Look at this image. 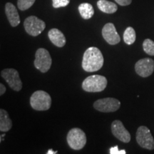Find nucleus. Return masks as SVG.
Here are the masks:
<instances>
[{
	"label": "nucleus",
	"mask_w": 154,
	"mask_h": 154,
	"mask_svg": "<svg viewBox=\"0 0 154 154\" xmlns=\"http://www.w3.org/2000/svg\"><path fill=\"white\" fill-rule=\"evenodd\" d=\"M103 54L96 47H89L85 51L82 60V67L85 72H97L103 65Z\"/></svg>",
	"instance_id": "nucleus-1"
},
{
	"label": "nucleus",
	"mask_w": 154,
	"mask_h": 154,
	"mask_svg": "<svg viewBox=\"0 0 154 154\" xmlns=\"http://www.w3.org/2000/svg\"><path fill=\"white\" fill-rule=\"evenodd\" d=\"M30 105L36 111L49 110L51 105V98L46 91L38 90L31 96Z\"/></svg>",
	"instance_id": "nucleus-2"
},
{
	"label": "nucleus",
	"mask_w": 154,
	"mask_h": 154,
	"mask_svg": "<svg viewBox=\"0 0 154 154\" xmlns=\"http://www.w3.org/2000/svg\"><path fill=\"white\" fill-rule=\"evenodd\" d=\"M107 86V79L101 75H92L86 77L82 83V88L87 92H101Z\"/></svg>",
	"instance_id": "nucleus-3"
},
{
	"label": "nucleus",
	"mask_w": 154,
	"mask_h": 154,
	"mask_svg": "<svg viewBox=\"0 0 154 154\" xmlns=\"http://www.w3.org/2000/svg\"><path fill=\"white\" fill-rule=\"evenodd\" d=\"M67 143L74 150H81L86 143L85 133L79 128H72L67 134Z\"/></svg>",
	"instance_id": "nucleus-4"
},
{
	"label": "nucleus",
	"mask_w": 154,
	"mask_h": 154,
	"mask_svg": "<svg viewBox=\"0 0 154 154\" xmlns=\"http://www.w3.org/2000/svg\"><path fill=\"white\" fill-rule=\"evenodd\" d=\"M34 66L42 73H46L51 68L52 59L51 55L47 49L39 48L36 51Z\"/></svg>",
	"instance_id": "nucleus-5"
},
{
	"label": "nucleus",
	"mask_w": 154,
	"mask_h": 154,
	"mask_svg": "<svg viewBox=\"0 0 154 154\" xmlns=\"http://www.w3.org/2000/svg\"><path fill=\"white\" fill-rule=\"evenodd\" d=\"M24 26L26 33L32 36H37L46 28V24L35 16H30L24 20Z\"/></svg>",
	"instance_id": "nucleus-6"
},
{
	"label": "nucleus",
	"mask_w": 154,
	"mask_h": 154,
	"mask_svg": "<svg viewBox=\"0 0 154 154\" xmlns=\"http://www.w3.org/2000/svg\"><path fill=\"white\" fill-rule=\"evenodd\" d=\"M136 141L141 148L148 150L154 149V139L151 131L146 126H141L136 131Z\"/></svg>",
	"instance_id": "nucleus-7"
},
{
	"label": "nucleus",
	"mask_w": 154,
	"mask_h": 154,
	"mask_svg": "<svg viewBox=\"0 0 154 154\" xmlns=\"http://www.w3.org/2000/svg\"><path fill=\"white\" fill-rule=\"evenodd\" d=\"M121 106V102L114 98H105L97 100L94 102V107L101 112H114L119 110Z\"/></svg>",
	"instance_id": "nucleus-8"
},
{
	"label": "nucleus",
	"mask_w": 154,
	"mask_h": 154,
	"mask_svg": "<svg viewBox=\"0 0 154 154\" xmlns=\"http://www.w3.org/2000/svg\"><path fill=\"white\" fill-rule=\"evenodd\" d=\"M1 76L7 82L11 88L19 91L22 88V83L19 72L14 69H5L2 71Z\"/></svg>",
	"instance_id": "nucleus-9"
},
{
	"label": "nucleus",
	"mask_w": 154,
	"mask_h": 154,
	"mask_svg": "<svg viewBox=\"0 0 154 154\" xmlns=\"http://www.w3.org/2000/svg\"><path fill=\"white\" fill-rule=\"evenodd\" d=\"M135 71L138 76L143 78L149 77L154 71V61L150 58L140 59L135 64Z\"/></svg>",
	"instance_id": "nucleus-10"
},
{
	"label": "nucleus",
	"mask_w": 154,
	"mask_h": 154,
	"mask_svg": "<svg viewBox=\"0 0 154 154\" xmlns=\"http://www.w3.org/2000/svg\"><path fill=\"white\" fill-rule=\"evenodd\" d=\"M111 132L117 139L124 143H129L131 134L125 128L123 123L119 120L113 121L111 124Z\"/></svg>",
	"instance_id": "nucleus-11"
},
{
	"label": "nucleus",
	"mask_w": 154,
	"mask_h": 154,
	"mask_svg": "<svg viewBox=\"0 0 154 154\" xmlns=\"http://www.w3.org/2000/svg\"><path fill=\"white\" fill-rule=\"evenodd\" d=\"M102 36L106 42L111 45H116L121 41L120 36L112 23H107L103 26L102 29Z\"/></svg>",
	"instance_id": "nucleus-12"
},
{
	"label": "nucleus",
	"mask_w": 154,
	"mask_h": 154,
	"mask_svg": "<svg viewBox=\"0 0 154 154\" xmlns=\"http://www.w3.org/2000/svg\"><path fill=\"white\" fill-rule=\"evenodd\" d=\"M5 14L11 26L16 27L20 24V17H19L18 11L13 4L10 2L6 4Z\"/></svg>",
	"instance_id": "nucleus-13"
},
{
	"label": "nucleus",
	"mask_w": 154,
	"mask_h": 154,
	"mask_svg": "<svg viewBox=\"0 0 154 154\" xmlns=\"http://www.w3.org/2000/svg\"><path fill=\"white\" fill-rule=\"evenodd\" d=\"M48 36L51 43L57 47H63L66 44V37L58 29L54 28L48 32Z\"/></svg>",
	"instance_id": "nucleus-14"
},
{
	"label": "nucleus",
	"mask_w": 154,
	"mask_h": 154,
	"mask_svg": "<svg viewBox=\"0 0 154 154\" xmlns=\"http://www.w3.org/2000/svg\"><path fill=\"white\" fill-rule=\"evenodd\" d=\"M12 127V121L9 119L8 113L5 109L0 110V131L7 132Z\"/></svg>",
	"instance_id": "nucleus-15"
},
{
	"label": "nucleus",
	"mask_w": 154,
	"mask_h": 154,
	"mask_svg": "<svg viewBox=\"0 0 154 154\" xmlns=\"http://www.w3.org/2000/svg\"><path fill=\"white\" fill-rule=\"evenodd\" d=\"M97 7L106 14H113L118 9V7L115 3L107 0H99L97 2Z\"/></svg>",
	"instance_id": "nucleus-16"
},
{
	"label": "nucleus",
	"mask_w": 154,
	"mask_h": 154,
	"mask_svg": "<svg viewBox=\"0 0 154 154\" xmlns=\"http://www.w3.org/2000/svg\"><path fill=\"white\" fill-rule=\"evenodd\" d=\"M79 14L83 19H89L94 14L93 6L89 3H82L78 7Z\"/></svg>",
	"instance_id": "nucleus-17"
},
{
	"label": "nucleus",
	"mask_w": 154,
	"mask_h": 154,
	"mask_svg": "<svg viewBox=\"0 0 154 154\" xmlns=\"http://www.w3.org/2000/svg\"><path fill=\"white\" fill-rule=\"evenodd\" d=\"M136 35L134 29L131 26H128L126 29L124 33V41L126 44L131 45L136 41Z\"/></svg>",
	"instance_id": "nucleus-18"
},
{
	"label": "nucleus",
	"mask_w": 154,
	"mask_h": 154,
	"mask_svg": "<svg viewBox=\"0 0 154 154\" xmlns=\"http://www.w3.org/2000/svg\"><path fill=\"white\" fill-rule=\"evenodd\" d=\"M143 51L150 56H154V42L150 38H146L143 43Z\"/></svg>",
	"instance_id": "nucleus-19"
},
{
	"label": "nucleus",
	"mask_w": 154,
	"mask_h": 154,
	"mask_svg": "<svg viewBox=\"0 0 154 154\" xmlns=\"http://www.w3.org/2000/svg\"><path fill=\"white\" fill-rule=\"evenodd\" d=\"M36 0H18L17 6L18 8L22 11H25L29 9L34 5Z\"/></svg>",
	"instance_id": "nucleus-20"
},
{
	"label": "nucleus",
	"mask_w": 154,
	"mask_h": 154,
	"mask_svg": "<svg viewBox=\"0 0 154 154\" xmlns=\"http://www.w3.org/2000/svg\"><path fill=\"white\" fill-rule=\"evenodd\" d=\"M70 2V0H52V6L55 9L65 7Z\"/></svg>",
	"instance_id": "nucleus-21"
},
{
	"label": "nucleus",
	"mask_w": 154,
	"mask_h": 154,
	"mask_svg": "<svg viewBox=\"0 0 154 154\" xmlns=\"http://www.w3.org/2000/svg\"><path fill=\"white\" fill-rule=\"evenodd\" d=\"M110 153L111 154H125L126 151L125 150H121L119 151L118 149V146H114L110 149Z\"/></svg>",
	"instance_id": "nucleus-22"
},
{
	"label": "nucleus",
	"mask_w": 154,
	"mask_h": 154,
	"mask_svg": "<svg viewBox=\"0 0 154 154\" xmlns=\"http://www.w3.org/2000/svg\"><path fill=\"white\" fill-rule=\"evenodd\" d=\"M115 2L121 6H128L131 5L132 0H115Z\"/></svg>",
	"instance_id": "nucleus-23"
},
{
	"label": "nucleus",
	"mask_w": 154,
	"mask_h": 154,
	"mask_svg": "<svg viewBox=\"0 0 154 154\" xmlns=\"http://www.w3.org/2000/svg\"><path fill=\"white\" fill-rule=\"evenodd\" d=\"M6 91V87L5 86L2 84H0V95L2 96Z\"/></svg>",
	"instance_id": "nucleus-24"
},
{
	"label": "nucleus",
	"mask_w": 154,
	"mask_h": 154,
	"mask_svg": "<svg viewBox=\"0 0 154 154\" xmlns=\"http://www.w3.org/2000/svg\"><path fill=\"white\" fill-rule=\"evenodd\" d=\"M57 153V151H54L52 149H49L47 152V154H55Z\"/></svg>",
	"instance_id": "nucleus-25"
}]
</instances>
